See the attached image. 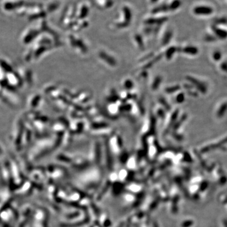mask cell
<instances>
[{
    "instance_id": "6da1fadb",
    "label": "cell",
    "mask_w": 227,
    "mask_h": 227,
    "mask_svg": "<svg viewBox=\"0 0 227 227\" xmlns=\"http://www.w3.org/2000/svg\"><path fill=\"white\" fill-rule=\"evenodd\" d=\"M194 12L196 15H208L213 12V9L208 6H197L194 8Z\"/></svg>"
}]
</instances>
